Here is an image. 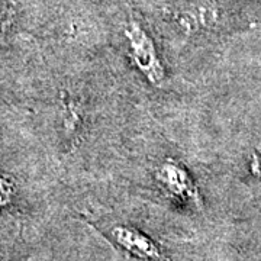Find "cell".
Segmentation results:
<instances>
[{
	"instance_id": "cell-1",
	"label": "cell",
	"mask_w": 261,
	"mask_h": 261,
	"mask_svg": "<svg viewBox=\"0 0 261 261\" xmlns=\"http://www.w3.org/2000/svg\"><path fill=\"white\" fill-rule=\"evenodd\" d=\"M130 48V58L151 84L159 86L164 80V68L148 34L138 23L132 22L125 29Z\"/></svg>"
},
{
	"instance_id": "cell-2",
	"label": "cell",
	"mask_w": 261,
	"mask_h": 261,
	"mask_svg": "<svg viewBox=\"0 0 261 261\" xmlns=\"http://www.w3.org/2000/svg\"><path fill=\"white\" fill-rule=\"evenodd\" d=\"M157 180L167 189L171 195L177 196L183 200H192L196 205L200 203L195 183L192 181L187 171L174 161H166L155 173Z\"/></svg>"
},
{
	"instance_id": "cell-3",
	"label": "cell",
	"mask_w": 261,
	"mask_h": 261,
	"mask_svg": "<svg viewBox=\"0 0 261 261\" xmlns=\"http://www.w3.org/2000/svg\"><path fill=\"white\" fill-rule=\"evenodd\" d=\"M115 241L125 250L144 260H160L161 252L152 240L130 226H116L112 231Z\"/></svg>"
},
{
	"instance_id": "cell-4",
	"label": "cell",
	"mask_w": 261,
	"mask_h": 261,
	"mask_svg": "<svg viewBox=\"0 0 261 261\" xmlns=\"http://www.w3.org/2000/svg\"><path fill=\"white\" fill-rule=\"evenodd\" d=\"M12 197V185L6 178H0V206L9 203Z\"/></svg>"
}]
</instances>
